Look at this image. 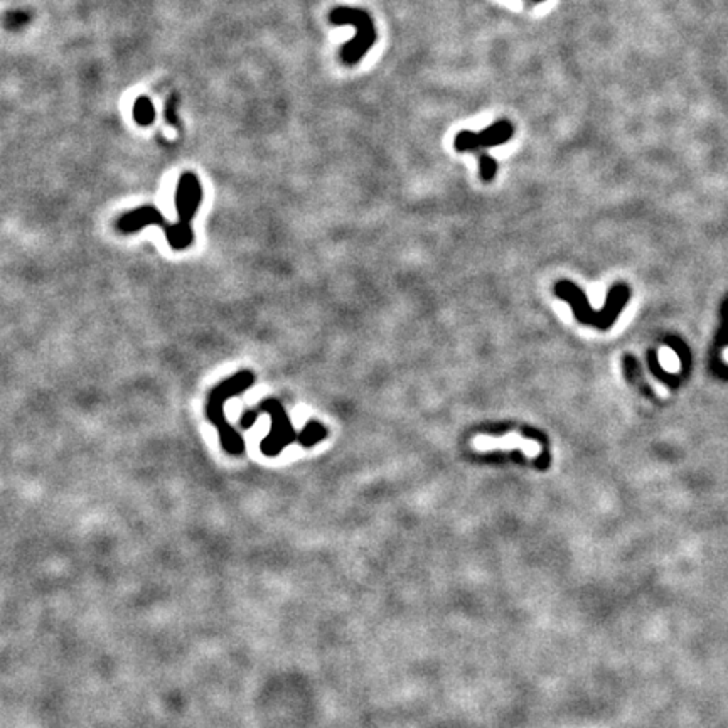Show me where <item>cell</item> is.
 I'll list each match as a JSON object with an SVG mask.
<instances>
[{"mask_svg":"<svg viewBox=\"0 0 728 728\" xmlns=\"http://www.w3.org/2000/svg\"><path fill=\"white\" fill-rule=\"evenodd\" d=\"M203 201V187L199 179L194 172H184L179 179L176 189V210L179 221L176 224H169L167 221L162 218V215L154 206H142L137 210L129 211L118 219L117 228L122 233L129 235L135 233L143 226H155L162 228L165 233L167 243L170 248L174 250H186L193 245L194 231H193V219L199 204Z\"/></svg>","mask_w":728,"mask_h":728,"instance_id":"obj_1","label":"cell"},{"mask_svg":"<svg viewBox=\"0 0 728 728\" xmlns=\"http://www.w3.org/2000/svg\"><path fill=\"white\" fill-rule=\"evenodd\" d=\"M262 413H267L272 421L270 433L260 444V450L267 457H275V455H279L293 442L309 449V447H314L317 442L327 437V428L322 423H319V421H309L300 432H297L293 428L290 419H288L287 411H285L283 404L275 398L263 400L258 407L243 411L240 416V425L243 428H250Z\"/></svg>","mask_w":728,"mask_h":728,"instance_id":"obj_2","label":"cell"},{"mask_svg":"<svg viewBox=\"0 0 728 728\" xmlns=\"http://www.w3.org/2000/svg\"><path fill=\"white\" fill-rule=\"evenodd\" d=\"M253 383L255 374L243 369V371L233 374L231 378H226V380L221 381L218 386H215L210 393V398H207V419L215 425L224 452H228L229 455H235V457L245 454L246 444L245 438L229 425L226 416H224V403H226L229 398L240 397V395L245 393Z\"/></svg>","mask_w":728,"mask_h":728,"instance_id":"obj_3","label":"cell"},{"mask_svg":"<svg viewBox=\"0 0 728 728\" xmlns=\"http://www.w3.org/2000/svg\"><path fill=\"white\" fill-rule=\"evenodd\" d=\"M329 20L336 25H355L356 37L343 46L340 58L349 66L359 63L366 56L369 48L374 44V41H376V29H374V24L368 12L361 11V8L338 7L331 12Z\"/></svg>","mask_w":728,"mask_h":728,"instance_id":"obj_4","label":"cell"},{"mask_svg":"<svg viewBox=\"0 0 728 728\" xmlns=\"http://www.w3.org/2000/svg\"><path fill=\"white\" fill-rule=\"evenodd\" d=\"M474 445L480 450H491V449H521L526 455H538L539 454V444H536L533 440H521L518 435H509L506 438H491V437H478L475 438Z\"/></svg>","mask_w":728,"mask_h":728,"instance_id":"obj_5","label":"cell"},{"mask_svg":"<svg viewBox=\"0 0 728 728\" xmlns=\"http://www.w3.org/2000/svg\"><path fill=\"white\" fill-rule=\"evenodd\" d=\"M513 134H514L513 123H511L509 120H506V118H502V120L494 122L491 127H487V129L479 132L480 147L489 148V147L502 146V143H506L508 140L513 139Z\"/></svg>","mask_w":728,"mask_h":728,"instance_id":"obj_6","label":"cell"},{"mask_svg":"<svg viewBox=\"0 0 728 728\" xmlns=\"http://www.w3.org/2000/svg\"><path fill=\"white\" fill-rule=\"evenodd\" d=\"M134 118L140 125H151L155 118V110L147 96H140L134 105Z\"/></svg>","mask_w":728,"mask_h":728,"instance_id":"obj_7","label":"cell"},{"mask_svg":"<svg viewBox=\"0 0 728 728\" xmlns=\"http://www.w3.org/2000/svg\"><path fill=\"white\" fill-rule=\"evenodd\" d=\"M454 147L457 152H478L480 148L479 134L471 130H462L455 135Z\"/></svg>","mask_w":728,"mask_h":728,"instance_id":"obj_8","label":"cell"},{"mask_svg":"<svg viewBox=\"0 0 728 728\" xmlns=\"http://www.w3.org/2000/svg\"><path fill=\"white\" fill-rule=\"evenodd\" d=\"M479 170L483 181H492V177L496 176L497 172V162L492 159L491 155L480 154L479 155Z\"/></svg>","mask_w":728,"mask_h":728,"instance_id":"obj_9","label":"cell"},{"mask_svg":"<svg viewBox=\"0 0 728 728\" xmlns=\"http://www.w3.org/2000/svg\"><path fill=\"white\" fill-rule=\"evenodd\" d=\"M542 2H544V0H533V4H542Z\"/></svg>","mask_w":728,"mask_h":728,"instance_id":"obj_10","label":"cell"}]
</instances>
